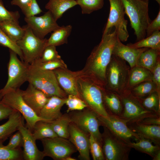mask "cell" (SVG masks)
I'll return each instance as SVG.
<instances>
[{"label":"cell","mask_w":160,"mask_h":160,"mask_svg":"<svg viewBox=\"0 0 160 160\" xmlns=\"http://www.w3.org/2000/svg\"><path fill=\"white\" fill-rule=\"evenodd\" d=\"M117 36L115 30L102 36L101 41L92 51L81 75L88 77L100 87L106 84V72L113 55Z\"/></svg>","instance_id":"1"},{"label":"cell","mask_w":160,"mask_h":160,"mask_svg":"<svg viewBox=\"0 0 160 160\" xmlns=\"http://www.w3.org/2000/svg\"><path fill=\"white\" fill-rule=\"evenodd\" d=\"M77 83L80 98L86 103L87 108L99 116H108L109 114L103 98L102 89L104 87H100L88 77L81 75L80 72Z\"/></svg>","instance_id":"2"},{"label":"cell","mask_w":160,"mask_h":160,"mask_svg":"<svg viewBox=\"0 0 160 160\" xmlns=\"http://www.w3.org/2000/svg\"><path fill=\"white\" fill-rule=\"evenodd\" d=\"M125 14L134 31L137 41L146 37V28L151 22L148 14L149 0H121Z\"/></svg>","instance_id":"3"},{"label":"cell","mask_w":160,"mask_h":160,"mask_svg":"<svg viewBox=\"0 0 160 160\" xmlns=\"http://www.w3.org/2000/svg\"><path fill=\"white\" fill-rule=\"evenodd\" d=\"M27 81L48 98L53 96L65 98L67 94L59 86L53 71L41 69L29 65Z\"/></svg>","instance_id":"4"},{"label":"cell","mask_w":160,"mask_h":160,"mask_svg":"<svg viewBox=\"0 0 160 160\" xmlns=\"http://www.w3.org/2000/svg\"><path fill=\"white\" fill-rule=\"evenodd\" d=\"M130 69L126 61L113 55L106 70L104 88L122 94L126 90Z\"/></svg>","instance_id":"5"},{"label":"cell","mask_w":160,"mask_h":160,"mask_svg":"<svg viewBox=\"0 0 160 160\" xmlns=\"http://www.w3.org/2000/svg\"><path fill=\"white\" fill-rule=\"evenodd\" d=\"M9 51L8 78L5 86L1 89L0 100L7 92L20 89V87L28 80L29 65L20 60L15 52L10 49Z\"/></svg>","instance_id":"6"},{"label":"cell","mask_w":160,"mask_h":160,"mask_svg":"<svg viewBox=\"0 0 160 160\" xmlns=\"http://www.w3.org/2000/svg\"><path fill=\"white\" fill-rule=\"evenodd\" d=\"M23 26L25 30L24 35L16 44L22 52L23 62L31 65L40 58L47 46V39L37 37L27 25Z\"/></svg>","instance_id":"7"},{"label":"cell","mask_w":160,"mask_h":160,"mask_svg":"<svg viewBox=\"0 0 160 160\" xmlns=\"http://www.w3.org/2000/svg\"><path fill=\"white\" fill-rule=\"evenodd\" d=\"M110 4L109 17L102 36L115 28L117 36L121 42L127 41L129 34L127 29L128 21L125 18V12L121 0H108Z\"/></svg>","instance_id":"8"},{"label":"cell","mask_w":160,"mask_h":160,"mask_svg":"<svg viewBox=\"0 0 160 160\" xmlns=\"http://www.w3.org/2000/svg\"><path fill=\"white\" fill-rule=\"evenodd\" d=\"M102 146L105 160H128L131 148L126 143L103 127Z\"/></svg>","instance_id":"9"},{"label":"cell","mask_w":160,"mask_h":160,"mask_svg":"<svg viewBox=\"0 0 160 160\" xmlns=\"http://www.w3.org/2000/svg\"><path fill=\"white\" fill-rule=\"evenodd\" d=\"M21 90L20 89L9 90L4 95L1 101L21 114L26 121L25 126L32 132L37 121H46L37 116L25 103L22 97Z\"/></svg>","instance_id":"10"},{"label":"cell","mask_w":160,"mask_h":160,"mask_svg":"<svg viewBox=\"0 0 160 160\" xmlns=\"http://www.w3.org/2000/svg\"><path fill=\"white\" fill-rule=\"evenodd\" d=\"M120 96L123 110L119 117L126 121L127 124L137 122L149 116H160L145 109L139 100L133 96L129 90H126Z\"/></svg>","instance_id":"11"},{"label":"cell","mask_w":160,"mask_h":160,"mask_svg":"<svg viewBox=\"0 0 160 160\" xmlns=\"http://www.w3.org/2000/svg\"><path fill=\"white\" fill-rule=\"evenodd\" d=\"M71 121L88 135H92L102 145V134L99 130L100 126L98 115L88 108L68 114Z\"/></svg>","instance_id":"12"},{"label":"cell","mask_w":160,"mask_h":160,"mask_svg":"<svg viewBox=\"0 0 160 160\" xmlns=\"http://www.w3.org/2000/svg\"><path fill=\"white\" fill-rule=\"evenodd\" d=\"M45 156L54 160H64L66 157L77 152L76 148L68 139L58 136L41 140Z\"/></svg>","instance_id":"13"},{"label":"cell","mask_w":160,"mask_h":160,"mask_svg":"<svg viewBox=\"0 0 160 160\" xmlns=\"http://www.w3.org/2000/svg\"><path fill=\"white\" fill-rule=\"evenodd\" d=\"M100 126L108 128L112 132L127 144L140 138L128 127L126 121L118 116L109 114L107 117L98 116Z\"/></svg>","instance_id":"14"},{"label":"cell","mask_w":160,"mask_h":160,"mask_svg":"<svg viewBox=\"0 0 160 160\" xmlns=\"http://www.w3.org/2000/svg\"><path fill=\"white\" fill-rule=\"evenodd\" d=\"M24 20L34 34L41 39L60 27L48 10L40 16L25 17Z\"/></svg>","instance_id":"15"},{"label":"cell","mask_w":160,"mask_h":160,"mask_svg":"<svg viewBox=\"0 0 160 160\" xmlns=\"http://www.w3.org/2000/svg\"><path fill=\"white\" fill-rule=\"evenodd\" d=\"M68 140L79 153V157L84 160H90L89 135L83 131L73 123L68 127Z\"/></svg>","instance_id":"16"},{"label":"cell","mask_w":160,"mask_h":160,"mask_svg":"<svg viewBox=\"0 0 160 160\" xmlns=\"http://www.w3.org/2000/svg\"><path fill=\"white\" fill-rule=\"evenodd\" d=\"M21 133L23 138V160H42L45 156L43 151L38 148L36 140L32 132L24 125L20 126L18 130Z\"/></svg>","instance_id":"17"},{"label":"cell","mask_w":160,"mask_h":160,"mask_svg":"<svg viewBox=\"0 0 160 160\" xmlns=\"http://www.w3.org/2000/svg\"><path fill=\"white\" fill-rule=\"evenodd\" d=\"M61 88L67 95H72L80 98L77 81L79 71L73 72L67 68H59L53 70Z\"/></svg>","instance_id":"18"},{"label":"cell","mask_w":160,"mask_h":160,"mask_svg":"<svg viewBox=\"0 0 160 160\" xmlns=\"http://www.w3.org/2000/svg\"><path fill=\"white\" fill-rule=\"evenodd\" d=\"M22 97L25 103L39 116L40 111L49 98L40 90L30 84L25 90H21Z\"/></svg>","instance_id":"19"},{"label":"cell","mask_w":160,"mask_h":160,"mask_svg":"<svg viewBox=\"0 0 160 160\" xmlns=\"http://www.w3.org/2000/svg\"><path fill=\"white\" fill-rule=\"evenodd\" d=\"M148 48H135L123 44L117 36L113 50V55L127 62L130 68L136 66L141 54Z\"/></svg>","instance_id":"20"},{"label":"cell","mask_w":160,"mask_h":160,"mask_svg":"<svg viewBox=\"0 0 160 160\" xmlns=\"http://www.w3.org/2000/svg\"><path fill=\"white\" fill-rule=\"evenodd\" d=\"M66 98L56 96L49 97L47 103L41 110L39 117L49 122L60 118L63 115L61 110L65 104Z\"/></svg>","instance_id":"21"},{"label":"cell","mask_w":160,"mask_h":160,"mask_svg":"<svg viewBox=\"0 0 160 160\" xmlns=\"http://www.w3.org/2000/svg\"><path fill=\"white\" fill-rule=\"evenodd\" d=\"M128 127L140 138L148 140L160 146V125H148L135 122L127 124Z\"/></svg>","instance_id":"22"},{"label":"cell","mask_w":160,"mask_h":160,"mask_svg":"<svg viewBox=\"0 0 160 160\" xmlns=\"http://www.w3.org/2000/svg\"><path fill=\"white\" fill-rule=\"evenodd\" d=\"M8 118L7 122L0 125V140H6L13 133L18 130L20 126L24 125V117L16 110Z\"/></svg>","instance_id":"23"},{"label":"cell","mask_w":160,"mask_h":160,"mask_svg":"<svg viewBox=\"0 0 160 160\" xmlns=\"http://www.w3.org/2000/svg\"><path fill=\"white\" fill-rule=\"evenodd\" d=\"M102 90L104 104L109 114L120 116L123 110L120 96L104 88Z\"/></svg>","instance_id":"24"},{"label":"cell","mask_w":160,"mask_h":160,"mask_svg":"<svg viewBox=\"0 0 160 160\" xmlns=\"http://www.w3.org/2000/svg\"><path fill=\"white\" fill-rule=\"evenodd\" d=\"M152 72L145 68L135 66L130 68L126 90L138 84L147 81H152Z\"/></svg>","instance_id":"25"},{"label":"cell","mask_w":160,"mask_h":160,"mask_svg":"<svg viewBox=\"0 0 160 160\" xmlns=\"http://www.w3.org/2000/svg\"><path fill=\"white\" fill-rule=\"evenodd\" d=\"M77 5L76 0H49L45 8L57 21L65 12Z\"/></svg>","instance_id":"26"},{"label":"cell","mask_w":160,"mask_h":160,"mask_svg":"<svg viewBox=\"0 0 160 160\" xmlns=\"http://www.w3.org/2000/svg\"><path fill=\"white\" fill-rule=\"evenodd\" d=\"M0 28L11 41L16 43L23 37L25 31L24 26L21 27L19 22L11 20L0 21Z\"/></svg>","instance_id":"27"},{"label":"cell","mask_w":160,"mask_h":160,"mask_svg":"<svg viewBox=\"0 0 160 160\" xmlns=\"http://www.w3.org/2000/svg\"><path fill=\"white\" fill-rule=\"evenodd\" d=\"M159 59L160 50L148 48L141 54L136 66L145 68L152 72Z\"/></svg>","instance_id":"28"},{"label":"cell","mask_w":160,"mask_h":160,"mask_svg":"<svg viewBox=\"0 0 160 160\" xmlns=\"http://www.w3.org/2000/svg\"><path fill=\"white\" fill-rule=\"evenodd\" d=\"M72 29L71 25L60 26L53 31L50 37L47 39V46L56 47L67 43Z\"/></svg>","instance_id":"29"},{"label":"cell","mask_w":160,"mask_h":160,"mask_svg":"<svg viewBox=\"0 0 160 160\" xmlns=\"http://www.w3.org/2000/svg\"><path fill=\"white\" fill-rule=\"evenodd\" d=\"M32 134L36 140L58 136L52 127L50 123L42 120L36 123Z\"/></svg>","instance_id":"30"},{"label":"cell","mask_w":160,"mask_h":160,"mask_svg":"<svg viewBox=\"0 0 160 160\" xmlns=\"http://www.w3.org/2000/svg\"><path fill=\"white\" fill-rule=\"evenodd\" d=\"M150 140L144 138H140L135 142H133L127 144L131 148H133L140 152L146 153L153 158L160 151V146L153 145Z\"/></svg>","instance_id":"31"},{"label":"cell","mask_w":160,"mask_h":160,"mask_svg":"<svg viewBox=\"0 0 160 160\" xmlns=\"http://www.w3.org/2000/svg\"><path fill=\"white\" fill-rule=\"evenodd\" d=\"M71 122L69 114H65L50 123L53 129L58 136L68 139V127Z\"/></svg>","instance_id":"32"},{"label":"cell","mask_w":160,"mask_h":160,"mask_svg":"<svg viewBox=\"0 0 160 160\" xmlns=\"http://www.w3.org/2000/svg\"><path fill=\"white\" fill-rule=\"evenodd\" d=\"M129 90L133 96L141 99L157 91V89L155 84L152 81H147L138 84Z\"/></svg>","instance_id":"33"},{"label":"cell","mask_w":160,"mask_h":160,"mask_svg":"<svg viewBox=\"0 0 160 160\" xmlns=\"http://www.w3.org/2000/svg\"><path fill=\"white\" fill-rule=\"evenodd\" d=\"M127 45L135 48H148L160 50V31H155L149 36L134 43H129Z\"/></svg>","instance_id":"34"},{"label":"cell","mask_w":160,"mask_h":160,"mask_svg":"<svg viewBox=\"0 0 160 160\" xmlns=\"http://www.w3.org/2000/svg\"><path fill=\"white\" fill-rule=\"evenodd\" d=\"M139 100L146 110L160 115V93L156 91L145 97Z\"/></svg>","instance_id":"35"},{"label":"cell","mask_w":160,"mask_h":160,"mask_svg":"<svg viewBox=\"0 0 160 160\" xmlns=\"http://www.w3.org/2000/svg\"><path fill=\"white\" fill-rule=\"evenodd\" d=\"M6 140H0V160H23V151L21 148L12 149L5 146L3 142Z\"/></svg>","instance_id":"36"},{"label":"cell","mask_w":160,"mask_h":160,"mask_svg":"<svg viewBox=\"0 0 160 160\" xmlns=\"http://www.w3.org/2000/svg\"><path fill=\"white\" fill-rule=\"evenodd\" d=\"M77 4L81 8L83 14H90L102 9L104 4V0H76Z\"/></svg>","instance_id":"37"},{"label":"cell","mask_w":160,"mask_h":160,"mask_svg":"<svg viewBox=\"0 0 160 160\" xmlns=\"http://www.w3.org/2000/svg\"><path fill=\"white\" fill-rule=\"evenodd\" d=\"M67 106V113L71 111L82 110L87 108L85 102L80 98L74 95H68L66 98L65 104Z\"/></svg>","instance_id":"38"},{"label":"cell","mask_w":160,"mask_h":160,"mask_svg":"<svg viewBox=\"0 0 160 160\" xmlns=\"http://www.w3.org/2000/svg\"><path fill=\"white\" fill-rule=\"evenodd\" d=\"M90 153L94 160H104L101 144L92 134L89 135Z\"/></svg>","instance_id":"39"},{"label":"cell","mask_w":160,"mask_h":160,"mask_svg":"<svg viewBox=\"0 0 160 160\" xmlns=\"http://www.w3.org/2000/svg\"><path fill=\"white\" fill-rule=\"evenodd\" d=\"M32 64L45 70L53 71L59 68H67L66 65L61 58L44 62H40L37 60Z\"/></svg>","instance_id":"40"},{"label":"cell","mask_w":160,"mask_h":160,"mask_svg":"<svg viewBox=\"0 0 160 160\" xmlns=\"http://www.w3.org/2000/svg\"><path fill=\"white\" fill-rule=\"evenodd\" d=\"M0 44L7 47L17 54L21 60L23 61L22 52L17 44L11 41L0 28Z\"/></svg>","instance_id":"41"},{"label":"cell","mask_w":160,"mask_h":160,"mask_svg":"<svg viewBox=\"0 0 160 160\" xmlns=\"http://www.w3.org/2000/svg\"><path fill=\"white\" fill-rule=\"evenodd\" d=\"M61 58L60 56L56 50L55 46H47L44 49L38 60L40 62H44Z\"/></svg>","instance_id":"42"},{"label":"cell","mask_w":160,"mask_h":160,"mask_svg":"<svg viewBox=\"0 0 160 160\" xmlns=\"http://www.w3.org/2000/svg\"><path fill=\"white\" fill-rule=\"evenodd\" d=\"M20 17L18 11H8L5 8L2 1L0 0V21L11 20L19 23Z\"/></svg>","instance_id":"43"},{"label":"cell","mask_w":160,"mask_h":160,"mask_svg":"<svg viewBox=\"0 0 160 160\" xmlns=\"http://www.w3.org/2000/svg\"><path fill=\"white\" fill-rule=\"evenodd\" d=\"M21 10L25 17L35 16L42 12L36 0H32L28 5Z\"/></svg>","instance_id":"44"},{"label":"cell","mask_w":160,"mask_h":160,"mask_svg":"<svg viewBox=\"0 0 160 160\" xmlns=\"http://www.w3.org/2000/svg\"><path fill=\"white\" fill-rule=\"evenodd\" d=\"M23 138L20 132L17 130L10 137L9 141L6 145L8 148L12 149L21 148L23 147Z\"/></svg>","instance_id":"45"},{"label":"cell","mask_w":160,"mask_h":160,"mask_svg":"<svg viewBox=\"0 0 160 160\" xmlns=\"http://www.w3.org/2000/svg\"><path fill=\"white\" fill-rule=\"evenodd\" d=\"M160 30V10L158 14L155 18L149 23L147 26L146 30V37L149 36L154 32Z\"/></svg>","instance_id":"46"},{"label":"cell","mask_w":160,"mask_h":160,"mask_svg":"<svg viewBox=\"0 0 160 160\" xmlns=\"http://www.w3.org/2000/svg\"><path fill=\"white\" fill-rule=\"evenodd\" d=\"M152 72V81L156 86L157 91L160 93V59L158 61Z\"/></svg>","instance_id":"47"},{"label":"cell","mask_w":160,"mask_h":160,"mask_svg":"<svg viewBox=\"0 0 160 160\" xmlns=\"http://www.w3.org/2000/svg\"><path fill=\"white\" fill-rule=\"evenodd\" d=\"M15 110L0 100V121L8 118Z\"/></svg>","instance_id":"48"},{"label":"cell","mask_w":160,"mask_h":160,"mask_svg":"<svg viewBox=\"0 0 160 160\" xmlns=\"http://www.w3.org/2000/svg\"><path fill=\"white\" fill-rule=\"evenodd\" d=\"M137 122L148 125H160V116H149Z\"/></svg>","instance_id":"49"},{"label":"cell","mask_w":160,"mask_h":160,"mask_svg":"<svg viewBox=\"0 0 160 160\" xmlns=\"http://www.w3.org/2000/svg\"><path fill=\"white\" fill-rule=\"evenodd\" d=\"M32 0H12V5L18 6L21 9L28 5Z\"/></svg>","instance_id":"50"},{"label":"cell","mask_w":160,"mask_h":160,"mask_svg":"<svg viewBox=\"0 0 160 160\" xmlns=\"http://www.w3.org/2000/svg\"><path fill=\"white\" fill-rule=\"evenodd\" d=\"M153 160H160V151L157 153L154 156L153 158Z\"/></svg>","instance_id":"51"},{"label":"cell","mask_w":160,"mask_h":160,"mask_svg":"<svg viewBox=\"0 0 160 160\" xmlns=\"http://www.w3.org/2000/svg\"><path fill=\"white\" fill-rule=\"evenodd\" d=\"M75 158L72 157L71 156H69L66 157L64 160H76Z\"/></svg>","instance_id":"52"},{"label":"cell","mask_w":160,"mask_h":160,"mask_svg":"<svg viewBox=\"0 0 160 160\" xmlns=\"http://www.w3.org/2000/svg\"><path fill=\"white\" fill-rule=\"evenodd\" d=\"M160 5V0H155Z\"/></svg>","instance_id":"53"},{"label":"cell","mask_w":160,"mask_h":160,"mask_svg":"<svg viewBox=\"0 0 160 160\" xmlns=\"http://www.w3.org/2000/svg\"><path fill=\"white\" fill-rule=\"evenodd\" d=\"M1 89H0V94H1Z\"/></svg>","instance_id":"54"}]
</instances>
